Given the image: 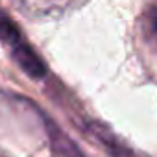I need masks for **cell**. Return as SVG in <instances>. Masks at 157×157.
<instances>
[{
	"label": "cell",
	"instance_id": "cell-1",
	"mask_svg": "<svg viewBox=\"0 0 157 157\" xmlns=\"http://www.w3.org/2000/svg\"><path fill=\"white\" fill-rule=\"evenodd\" d=\"M0 43H2L15 63L35 80H44L46 78V65L41 59V56L33 50V46L26 41L22 30L15 24V21L0 10Z\"/></svg>",
	"mask_w": 157,
	"mask_h": 157
},
{
	"label": "cell",
	"instance_id": "cell-2",
	"mask_svg": "<svg viewBox=\"0 0 157 157\" xmlns=\"http://www.w3.org/2000/svg\"><path fill=\"white\" fill-rule=\"evenodd\" d=\"M13 6L28 19H57L80 10L87 0H11Z\"/></svg>",
	"mask_w": 157,
	"mask_h": 157
},
{
	"label": "cell",
	"instance_id": "cell-3",
	"mask_svg": "<svg viewBox=\"0 0 157 157\" xmlns=\"http://www.w3.org/2000/svg\"><path fill=\"white\" fill-rule=\"evenodd\" d=\"M89 135L96 139V142L102 144V148L109 153V157H140L133 148H129L126 142H122L107 126L98 124V122H89L87 124Z\"/></svg>",
	"mask_w": 157,
	"mask_h": 157
},
{
	"label": "cell",
	"instance_id": "cell-4",
	"mask_svg": "<svg viewBox=\"0 0 157 157\" xmlns=\"http://www.w3.org/2000/svg\"><path fill=\"white\" fill-rule=\"evenodd\" d=\"M43 122H44V131L48 135L50 150L56 157H83L82 150L72 142V139L63 129L57 128L56 122H52L48 117L43 118Z\"/></svg>",
	"mask_w": 157,
	"mask_h": 157
},
{
	"label": "cell",
	"instance_id": "cell-5",
	"mask_svg": "<svg viewBox=\"0 0 157 157\" xmlns=\"http://www.w3.org/2000/svg\"><path fill=\"white\" fill-rule=\"evenodd\" d=\"M140 32L148 46L157 54V4H150L140 19Z\"/></svg>",
	"mask_w": 157,
	"mask_h": 157
}]
</instances>
